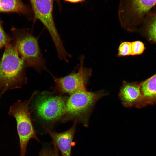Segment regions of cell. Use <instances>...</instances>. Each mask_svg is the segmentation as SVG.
Returning a JSON list of instances; mask_svg holds the SVG:
<instances>
[{
	"instance_id": "6da1fadb",
	"label": "cell",
	"mask_w": 156,
	"mask_h": 156,
	"mask_svg": "<svg viewBox=\"0 0 156 156\" xmlns=\"http://www.w3.org/2000/svg\"><path fill=\"white\" fill-rule=\"evenodd\" d=\"M27 67L12 41L5 47L0 62V91L1 94L10 90L20 88L27 83Z\"/></svg>"
},
{
	"instance_id": "7a4b0ae2",
	"label": "cell",
	"mask_w": 156,
	"mask_h": 156,
	"mask_svg": "<svg viewBox=\"0 0 156 156\" xmlns=\"http://www.w3.org/2000/svg\"><path fill=\"white\" fill-rule=\"evenodd\" d=\"M106 95L103 92L87 91L86 86L78 89L68 98L65 112L61 122L76 120L84 126H88L89 116L95 103Z\"/></svg>"
},
{
	"instance_id": "3957f363",
	"label": "cell",
	"mask_w": 156,
	"mask_h": 156,
	"mask_svg": "<svg viewBox=\"0 0 156 156\" xmlns=\"http://www.w3.org/2000/svg\"><path fill=\"white\" fill-rule=\"evenodd\" d=\"M12 41L15 44L18 53L27 67L40 72L47 69L44 60L41 53L38 40L27 29H11Z\"/></svg>"
},
{
	"instance_id": "277c9868",
	"label": "cell",
	"mask_w": 156,
	"mask_h": 156,
	"mask_svg": "<svg viewBox=\"0 0 156 156\" xmlns=\"http://www.w3.org/2000/svg\"><path fill=\"white\" fill-rule=\"evenodd\" d=\"M156 0H120L118 16L121 27L129 32L138 31Z\"/></svg>"
},
{
	"instance_id": "5b68a950",
	"label": "cell",
	"mask_w": 156,
	"mask_h": 156,
	"mask_svg": "<svg viewBox=\"0 0 156 156\" xmlns=\"http://www.w3.org/2000/svg\"><path fill=\"white\" fill-rule=\"evenodd\" d=\"M37 93L34 92L28 100H18L10 108L9 114L15 118L20 146L19 156H25L27 147L29 142L34 139L40 142L36 135L37 131L33 127L29 105L34 96Z\"/></svg>"
},
{
	"instance_id": "8992f818",
	"label": "cell",
	"mask_w": 156,
	"mask_h": 156,
	"mask_svg": "<svg viewBox=\"0 0 156 156\" xmlns=\"http://www.w3.org/2000/svg\"><path fill=\"white\" fill-rule=\"evenodd\" d=\"M68 97L62 95L43 92L37 97L34 109L37 116L52 129L64 116Z\"/></svg>"
},
{
	"instance_id": "52a82bcc",
	"label": "cell",
	"mask_w": 156,
	"mask_h": 156,
	"mask_svg": "<svg viewBox=\"0 0 156 156\" xmlns=\"http://www.w3.org/2000/svg\"><path fill=\"white\" fill-rule=\"evenodd\" d=\"M33 13V20H40L49 32L56 49L61 50L64 45L57 31L53 16L52 0H30Z\"/></svg>"
},
{
	"instance_id": "ba28073f",
	"label": "cell",
	"mask_w": 156,
	"mask_h": 156,
	"mask_svg": "<svg viewBox=\"0 0 156 156\" xmlns=\"http://www.w3.org/2000/svg\"><path fill=\"white\" fill-rule=\"evenodd\" d=\"M85 57H79L80 64L78 71H73L67 75L60 78L53 76L55 82V89L61 95L67 94L70 95L78 89L85 86L91 75L92 70L85 67Z\"/></svg>"
},
{
	"instance_id": "9c48e42d",
	"label": "cell",
	"mask_w": 156,
	"mask_h": 156,
	"mask_svg": "<svg viewBox=\"0 0 156 156\" xmlns=\"http://www.w3.org/2000/svg\"><path fill=\"white\" fill-rule=\"evenodd\" d=\"M77 123L74 120L72 127L68 130L61 133L53 131L45 125L43 128L52 139L51 144L56 146L61 152L62 156H71L73 140Z\"/></svg>"
},
{
	"instance_id": "30bf717a",
	"label": "cell",
	"mask_w": 156,
	"mask_h": 156,
	"mask_svg": "<svg viewBox=\"0 0 156 156\" xmlns=\"http://www.w3.org/2000/svg\"><path fill=\"white\" fill-rule=\"evenodd\" d=\"M140 86V82H123L119 96L125 107H131L135 106L136 108H141L142 96Z\"/></svg>"
},
{
	"instance_id": "8fae6325",
	"label": "cell",
	"mask_w": 156,
	"mask_h": 156,
	"mask_svg": "<svg viewBox=\"0 0 156 156\" xmlns=\"http://www.w3.org/2000/svg\"><path fill=\"white\" fill-rule=\"evenodd\" d=\"M140 83L141 108L156 104V73Z\"/></svg>"
},
{
	"instance_id": "7c38bea8",
	"label": "cell",
	"mask_w": 156,
	"mask_h": 156,
	"mask_svg": "<svg viewBox=\"0 0 156 156\" xmlns=\"http://www.w3.org/2000/svg\"><path fill=\"white\" fill-rule=\"evenodd\" d=\"M0 13H16L32 19L31 9L22 0H0Z\"/></svg>"
},
{
	"instance_id": "4fadbf2b",
	"label": "cell",
	"mask_w": 156,
	"mask_h": 156,
	"mask_svg": "<svg viewBox=\"0 0 156 156\" xmlns=\"http://www.w3.org/2000/svg\"><path fill=\"white\" fill-rule=\"evenodd\" d=\"M138 31L150 42L156 44V10H151L144 20Z\"/></svg>"
},
{
	"instance_id": "5bb4252c",
	"label": "cell",
	"mask_w": 156,
	"mask_h": 156,
	"mask_svg": "<svg viewBox=\"0 0 156 156\" xmlns=\"http://www.w3.org/2000/svg\"><path fill=\"white\" fill-rule=\"evenodd\" d=\"M131 42L125 41L119 46L117 56L118 57L131 55Z\"/></svg>"
},
{
	"instance_id": "9a60e30c",
	"label": "cell",
	"mask_w": 156,
	"mask_h": 156,
	"mask_svg": "<svg viewBox=\"0 0 156 156\" xmlns=\"http://www.w3.org/2000/svg\"><path fill=\"white\" fill-rule=\"evenodd\" d=\"M3 22L0 18V50L9 44L12 41V37L7 34L3 27Z\"/></svg>"
},
{
	"instance_id": "2e32d148",
	"label": "cell",
	"mask_w": 156,
	"mask_h": 156,
	"mask_svg": "<svg viewBox=\"0 0 156 156\" xmlns=\"http://www.w3.org/2000/svg\"><path fill=\"white\" fill-rule=\"evenodd\" d=\"M131 55L135 56L142 54L145 48L144 43L140 40L131 42Z\"/></svg>"
},
{
	"instance_id": "e0dca14e",
	"label": "cell",
	"mask_w": 156,
	"mask_h": 156,
	"mask_svg": "<svg viewBox=\"0 0 156 156\" xmlns=\"http://www.w3.org/2000/svg\"><path fill=\"white\" fill-rule=\"evenodd\" d=\"M44 148L41 150L39 153V156H59V149L56 146Z\"/></svg>"
},
{
	"instance_id": "ac0fdd59",
	"label": "cell",
	"mask_w": 156,
	"mask_h": 156,
	"mask_svg": "<svg viewBox=\"0 0 156 156\" xmlns=\"http://www.w3.org/2000/svg\"><path fill=\"white\" fill-rule=\"evenodd\" d=\"M66 1L71 3H76L79 2H81L84 1L85 0H64Z\"/></svg>"
},
{
	"instance_id": "d6986e66",
	"label": "cell",
	"mask_w": 156,
	"mask_h": 156,
	"mask_svg": "<svg viewBox=\"0 0 156 156\" xmlns=\"http://www.w3.org/2000/svg\"><path fill=\"white\" fill-rule=\"evenodd\" d=\"M53 0H56L57 1H58V0H52L53 1Z\"/></svg>"
}]
</instances>
